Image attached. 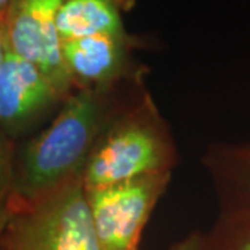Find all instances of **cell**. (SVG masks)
I'll list each match as a JSON object with an SVG mask.
<instances>
[{
    "label": "cell",
    "mask_w": 250,
    "mask_h": 250,
    "mask_svg": "<svg viewBox=\"0 0 250 250\" xmlns=\"http://www.w3.org/2000/svg\"><path fill=\"white\" fill-rule=\"evenodd\" d=\"M220 213L250 215V142H214L202 156Z\"/></svg>",
    "instance_id": "ba28073f"
},
{
    "label": "cell",
    "mask_w": 250,
    "mask_h": 250,
    "mask_svg": "<svg viewBox=\"0 0 250 250\" xmlns=\"http://www.w3.org/2000/svg\"><path fill=\"white\" fill-rule=\"evenodd\" d=\"M60 3L62 0H13L4 35L9 52L34 64L70 96L74 86L54 21Z\"/></svg>",
    "instance_id": "8992f818"
},
{
    "label": "cell",
    "mask_w": 250,
    "mask_h": 250,
    "mask_svg": "<svg viewBox=\"0 0 250 250\" xmlns=\"http://www.w3.org/2000/svg\"><path fill=\"white\" fill-rule=\"evenodd\" d=\"M178 146L149 90L123 110L100 135L82 170L86 189L172 174Z\"/></svg>",
    "instance_id": "7a4b0ae2"
},
{
    "label": "cell",
    "mask_w": 250,
    "mask_h": 250,
    "mask_svg": "<svg viewBox=\"0 0 250 250\" xmlns=\"http://www.w3.org/2000/svg\"><path fill=\"white\" fill-rule=\"evenodd\" d=\"M4 24L0 22V65L6 54V35ZM17 145L9 139L0 128V220L6 221V213L9 206L11 190H13V172H14V157Z\"/></svg>",
    "instance_id": "8fae6325"
},
{
    "label": "cell",
    "mask_w": 250,
    "mask_h": 250,
    "mask_svg": "<svg viewBox=\"0 0 250 250\" xmlns=\"http://www.w3.org/2000/svg\"><path fill=\"white\" fill-rule=\"evenodd\" d=\"M0 250H102L82 177L9 205Z\"/></svg>",
    "instance_id": "3957f363"
},
{
    "label": "cell",
    "mask_w": 250,
    "mask_h": 250,
    "mask_svg": "<svg viewBox=\"0 0 250 250\" xmlns=\"http://www.w3.org/2000/svg\"><path fill=\"white\" fill-rule=\"evenodd\" d=\"M65 95L45 72L6 50L0 65V128L13 142L62 107Z\"/></svg>",
    "instance_id": "5b68a950"
},
{
    "label": "cell",
    "mask_w": 250,
    "mask_h": 250,
    "mask_svg": "<svg viewBox=\"0 0 250 250\" xmlns=\"http://www.w3.org/2000/svg\"><path fill=\"white\" fill-rule=\"evenodd\" d=\"M3 227H4V221L0 220V236H1V231H3Z\"/></svg>",
    "instance_id": "5bb4252c"
},
{
    "label": "cell",
    "mask_w": 250,
    "mask_h": 250,
    "mask_svg": "<svg viewBox=\"0 0 250 250\" xmlns=\"http://www.w3.org/2000/svg\"><path fill=\"white\" fill-rule=\"evenodd\" d=\"M13 0H0V22H6Z\"/></svg>",
    "instance_id": "4fadbf2b"
},
{
    "label": "cell",
    "mask_w": 250,
    "mask_h": 250,
    "mask_svg": "<svg viewBox=\"0 0 250 250\" xmlns=\"http://www.w3.org/2000/svg\"><path fill=\"white\" fill-rule=\"evenodd\" d=\"M124 3L114 0H62L56 28L62 42L104 35H124Z\"/></svg>",
    "instance_id": "9c48e42d"
},
{
    "label": "cell",
    "mask_w": 250,
    "mask_h": 250,
    "mask_svg": "<svg viewBox=\"0 0 250 250\" xmlns=\"http://www.w3.org/2000/svg\"><path fill=\"white\" fill-rule=\"evenodd\" d=\"M205 239L207 250H250V215L218 211Z\"/></svg>",
    "instance_id": "30bf717a"
},
{
    "label": "cell",
    "mask_w": 250,
    "mask_h": 250,
    "mask_svg": "<svg viewBox=\"0 0 250 250\" xmlns=\"http://www.w3.org/2000/svg\"><path fill=\"white\" fill-rule=\"evenodd\" d=\"M172 174H159L86 189L92 221L102 250H139L142 235Z\"/></svg>",
    "instance_id": "277c9868"
},
{
    "label": "cell",
    "mask_w": 250,
    "mask_h": 250,
    "mask_svg": "<svg viewBox=\"0 0 250 250\" xmlns=\"http://www.w3.org/2000/svg\"><path fill=\"white\" fill-rule=\"evenodd\" d=\"M62 56L74 90L113 86L147 74L128 32L62 42Z\"/></svg>",
    "instance_id": "52a82bcc"
},
{
    "label": "cell",
    "mask_w": 250,
    "mask_h": 250,
    "mask_svg": "<svg viewBox=\"0 0 250 250\" xmlns=\"http://www.w3.org/2000/svg\"><path fill=\"white\" fill-rule=\"evenodd\" d=\"M146 90L145 78L74 90L45 129L16 147L9 205L31 202L81 177L100 135Z\"/></svg>",
    "instance_id": "6da1fadb"
},
{
    "label": "cell",
    "mask_w": 250,
    "mask_h": 250,
    "mask_svg": "<svg viewBox=\"0 0 250 250\" xmlns=\"http://www.w3.org/2000/svg\"><path fill=\"white\" fill-rule=\"evenodd\" d=\"M167 250H207L205 232L193 231V232L188 233L187 236H184L182 239L171 245Z\"/></svg>",
    "instance_id": "7c38bea8"
}]
</instances>
